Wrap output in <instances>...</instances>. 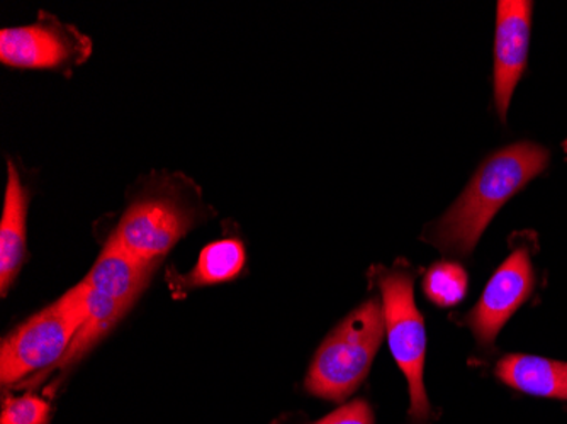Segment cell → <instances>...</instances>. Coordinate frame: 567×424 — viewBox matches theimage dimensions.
I'll return each instance as SVG.
<instances>
[{"label":"cell","mask_w":567,"mask_h":424,"mask_svg":"<svg viewBox=\"0 0 567 424\" xmlns=\"http://www.w3.org/2000/svg\"><path fill=\"white\" fill-rule=\"evenodd\" d=\"M549 152L522 142L493 153L474 175L447 215L433 226L430 244L451 255H470L506 200L543 174Z\"/></svg>","instance_id":"obj_1"},{"label":"cell","mask_w":567,"mask_h":424,"mask_svg":"<svg viewBox=\"0 0 567 424\" xmlns=\"http://www.w3.org/2000/svg\"><path fill=\"white\" fill-rule=\"evenodd\" d=\"M384 331V309L378 299L350 312L321 343L309 366L306 391L321 400H347L368 378Z\"/></svg>","instance_id":"obj_2"},{"label":"cell","mask_w":567,"mask_h":424,"mask_svg":"<svg viewBox=\"0 0 567 424\" xmlns=\"http://www.w3.org/2000/svg\"><path fill=\"white\" fill-rule=\"evenodd\" d=\"M189 180L150 184L121 218L111 240L143 263L157 267L187 231L199 221L197 196L187 193Z\"/></svg>","instance_id":"obj_3"},{"label":"cell","mask_w":567,"mask_h":424,"mask_svg":"<svg viewBox=\"0 0 567 424\" xmlns=\"http://www.w3.org/2000/svg\"><path fill=\"white\" fill-rule=\"evenodd\" d=\"M84 320L85 292L81 282L2 340V385L12 387L30 375L55 369L72 347Z\"/></svg>","instance_id":"obj_4"},{"label":"cell","mask_w":567,"mask_h":424,"mask_svg":"<svg viewBox=\"0 0 567 424\" xmlns=\"http://www.w3.org/2000/svg\"><path fill=\"white\" fill-rule=\"evenodd\" d=\"M378 283L381 287L390 349L410 384V417L415 423H422L429 420L432 410L423 387L426 352L425 321L415 304L413 277L401 272L382 273L379 276Z\"/></svg>","instance_id":"obj_5"},{"label":"cell","mask_w":567,"mask_h":424,"mask_svg":"<svg viewBox=\"0 0 567 424\" xmlns=\"http://www.w3.org/2000/svg\"><path fill=\"white\" fill-rule=\"evenodd\" d=\"M91 55V38L44 11L33 24L0 31V62L14 69L69 72Z\"/></svg>","instance_id":"obj_6"},{"label":"cell","mask_w":567,"mask_h":424,"mask_svg":"<svg viewBox=\"0 0 567 424\" xmlns=\"http://www.w3.org/2000/svg\"><path fill=\"white\" fill-rule=\"evenodd\" d=\"M535 276L527 248L513 251L487 282L476 308L467 316L481 347H493L506 321L527 301Z\"/></svg>","instance_id":"obj_7"},{"label":"cell","mask_w":567,"mask_h":424,"mask_svg":"<svg viewBox=\"0 0 567 424\" xmlns=\"http://www.w3.org/2000/svg\"><path fill=\"white\" fill-rule=\"evenodd\" d=\"M532 2L502 0L496 15L495 101L499 120L505 123L513 92L527 66L530 44Z\"/></svg>","instance_id":"obj_8"},{"label":"cell","mask_w":567,"mask_h":424,"mask_svg":"<svg viewBox=\"0 0 567 424\" xmlns=\"http://www.w3.org/2000/svg\"><path fill=\"white\" fill-rule=\"evenodd\" d=\"M155 269L157 267L136 260L110 238L82 282L95 292L133 308Z\"/></svg>","instance_id":"obj_9"},{"label":"cell","mask_w":567,"mask_h":424,"mask_svg":"<svg viewBox=\"0 0 567 424\" xmlns=\"http://www.w3.org/2000/svg\"><path fill=\"white\" fill-rule=\"evenodd\" d=\"M8 189L4 213L0 223V292L8 294L25 257V216L28 190L22 185L18 168L8 162Z\"/></svg>","instance_id":"obj_10"},{"label":"cell","mask_w":567,"mask_h":424,"mask_svg":"<svg viewBox=\"0 0 567 424\" xmlns=\"http://www.w3.org/2000/svg\"><path fill=\"white\" fill-rule=\"evenodd\" d=\"M499 381L525 394L567 401V363L532 355H506L496 365Z\"/></svg>","instance_id":"obj_11"},{"label":"cell","mask_w":567,"mask_h":424,"mask_svg":"<svg viewBox=\"0 0 567 424\" xmlns=\"http://www.w3.org/2000/svg\"><path fill=\"white\" fill-rule=\"evenodd\" d=\"M82 286H84L85 292V320L82 323L81 330L76 333L69 352L63 356L62 362L56 365L59 369L79 362L132 309L130 306L116 301V299H111L107 296L101 294V292H95L91 287L85 286L84 282H82Z\"/></svg>","instance_id":"obj_12"},{"label":"cell","mask_w":567,"mask_h":424,"mask_svg":"<svg viewBox=\"0 0 567 424\" xmlns=\"http://www.w3.org/2000/svg\"><path fill=\"white\" fill-rule=\"evenodd\" d=\"M245 267V247L237 238H223L204 247L196 267L183 279L175 280L172 289L193 290L197 287L234 280Z\"/></svg>","instance_id":"obj_13"},{"label":"cell","mask_w":567,"mask_h":424,"mask_svg":"<svg viewBox=\"0 0 567 424\" xmlns=\"http://www.w3.org/2000/svg\"><path fill=\"white\" fill-rule=\"evenodd\" d=\"M426 298L439 308L458 304L467 292V273L461 265L441 261L433 265L423 280Z\"/></svg>","instance_id":"obj_14"},{"label":"cell","mask_w":567,"mask_h":424,"mask_svg":"<svg viewBox=\"0 0 567 424\" xmlns=\"http://www.w3.org/2000/svg\"><path fill=\"white\" fill-rule=\"evenodd\" d=\"M51 404L40 395L24 394L8 397L2 406L0 424H48L51 420Z\"/></svg>","instance_id":"obj_15"},{"label":"cell","mask_w":567,"mask_h":424,"mask_svg":"<svg viewBox=\"0 0 567 424\" xmlns=\"http://www.w3.org/2000/svg\"><path fill=\"white\" fill-rule=\"evenodd\" d=\"M315 424H374V413L365 401L346 404Z\"/></svg>","instance_id":"obj_16"},{"label":"cell","mask_w":567,"mask_h":424,"mask_svg":"<svg viewBox=\"0 0 567 424\" xmlns=\"http://www.w3.org/2000/svg\"><path fill=\"white\" fill-rule=\"evenodd\" d=\"M566 152H567V143H566Z\"/></svg>","instance_id":"obj_17"}]
</instances>
